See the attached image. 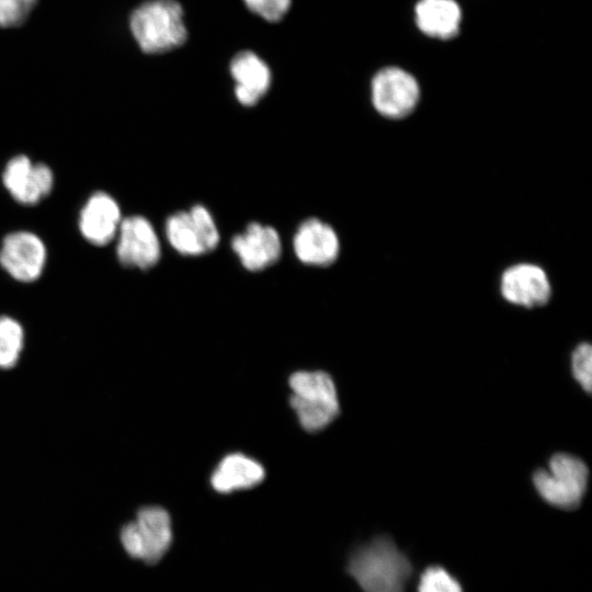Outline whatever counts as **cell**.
I'll use <instances>...</instances> for the list:
<instances>
[{
  "instance_id": "5bb4252c",
  "label": "cell",
  "mask_w": 592,
  "mask_h": 592,
  "mask_svg": "<svg viewBox=\"0 0 592 592\" xmlns=\"http://www.w3.org/2000/svg\"><path fill=\"white\" fill-rule=\"evenodd\" d=\"M296 258L311 266H328L340 254V240L335 230L318 218L303 221L293 238Z\"/></svg>"
},
{
  "instance_id": "7402d4cb",
  "label": "cell",
  "mask_w": 592,
  "mask_h": 592,
  "mask_svg": "<svg viewBox=\"0 0 592 592\" xmlns=\"http://www.w3.org/2000/svg\"><path fill=\"white\" fill-rule=\"evenodd\" d=\"M36 3L37 0H0V26L22 25Z\"/></svg>"
},
{
  "instance_id": "52a82bcc",
  "label": "cell",
  "mask_w": 592,
  "mask_h": 592,
  "mask_svg": "<svg viewBox=\"0 0 592 592\" xmlns=\"http://www.w3.org/2000/svg\"><path fill=\"white\" fill-rule=\"evenodd\" d=\"M164 231L170 246L178 253L187 257L212 252L220 239L214 217L200 204L169 216Z\"/></svg>"
},
{
  "instance_id": "9c48e42d",
  "label": "cell",
  "mask_w": 592,
  "mask_h": 592,
  "mask_svg": "<svg viewBox=\"0 0 592 592\" xmlns=\"http://www.w3.org/2000/svg\"><path fill=\"white\" fill-rule=\"evenodd\" d=\"M500 293L510 304L535 308L551 297V284L546 271L534 263H517L505 269L500 278Z\"/></svg>"
},
{
  "instance_id": "7a4b0ae2",
  "label": "cell",
  "mask_w": 592,
  "mask_h": 592,
  "mask_svg": "<svg viewBox=\"0 0 592 592\" xmlns=\"http://www.w3.org/2000/svg\"><path fill=\"white\" fill-rule=\"evenodd\" d=\"M129 30L140 50L149 55L175 50L189 39L184 9L178 0H148L130 13Z\"/></svg>"
},
{
  "instance_id": "8992f818",
  "label": "cell",
  "mask_w": 592,
  "mask_h": 592,
  "mask_svg": "<svg viewBox=\"0 0 592 592\" xmlns=\"http://www.w3.org/2000/svg\"><path fill=\"white\" fill-rule=\"evenodd\" d=\"M369 89L374 110L388 119L408 117L421 98L418 79L399 66H386L377 70L372 77Z\"/></svg>"
},
{
  "instance_id": "9a60e30c",
  "label": "cell",
  "mask_w": 592,
  "mask_h": 592,
  "mask_svg": "<svg viewBox=\"0 0 592 592\" xmlns=\"http://www.w3.org/2000/svg\"><path fill=\"white\" fill-rule=\"evenodd\" d=\"M121 221L116 201L105 192H96L80 213L79 229L90 243L105 246L117 235Z\"/></svg>"
},
{
  "instance_id": "ac0fdd59",
  "label": "cell",
  "mask_w": 592,
  "mask_h": 592,
  "mask_svg": "<svg viewBox=\"0 0 592 592\" xmlns=\"http://www.w3.org/2000/svg\"><path fill=\"white\" fill-rule=\"evenodd\" d=\"M23 348V329L14 319L0 317V368L15 365Z\"/></svg>"
},
{
  "instance_id": "8fae6325",
  "label": "cell",
  "mask_w": 592,
  "mask_h": 592,
  "mask_svg": "<svg viewBox=\"0 0 592 592\" xmlns=\"http://www.w3.org/2000/svg\"><path fill=\"white\" fill-rule=\"evenodd\" d=\"M3 184L12 197L23 205L37 204L54 185V175L45 163H33L26 156L13 157L5 166Z\"/></svg>"
},
{
  "instance_id": "4fadbf2b",
  "label": "cell",
  "mask_w": 592,
  "mask_h": 592,
  "mask_svg": "<svg viewBox=\"0 0 592 592\" xmlns=\"http://www.w3.org/2000/svg\"><path fill=\"white\" fill-rule=\"evenodd\" d=\"M229 75L234 80V94L239 104L257 105L267 93L272 83L269 65L252 50H240L229 61Z\"/></svg>"
},
{
  "instance_id": "7c38bea8",
  "label": "cell",
  "mask_w": 592,
  "mask_h": 592,
  "mask_svg": "<svg viewBox=\"0 0 592 592\" xmlns=\"http://www.w3.org/2000/svg\"><path fill=\"white\" fill-rule=\"evenodd\" d=\"M230 246L241 265L250 272L269 267L282 254L277 230L260 223L249 224L242 232L234 236Z\"/></svg>"
},
{
  "instance_id": "d6986e66",
  "label": "cell",
  "mask_w": 592,
  "mask_h": 592,
  "mask_svg": "<svg viewBox=\"0 0 592 592\" xmlns=\"http://www.w3.org/2000/svg\"><path fill=\"white\" fill-rule=\"evenodd\" d=\"M418 592H463V589L444 568L434 566L421 574Z\"/></svg>"
},
{
  "instance_id": "ba28073f",
  "label": "cell",
  "mask_w": 592,
  "mask_h": 592,
  "mask_svg": "<svg viewBox=\"0 0 592 592\" xmlns=\"http://www.w3.org/2000/svg\"><path fill=\"white\" fill-rule=\"evenodd\" d=\"M116 254L125 266L147 270L161 257L158 235L144 216L134 215L122 219L117 231Z\"/></svg>"
},
{
  "instance_id": "e0dca14e",
  "label": "cell",
  "mask_w": 592,
  "mask_h": 592,
  "mask_svg": "<svg viewBox=\"0 0 592 592\" xmlns=\"http://www.w3.org/2000/svg\"><path fill=\"white\" fill-rule=\"evenodd\" d=\"M265 476L263 466L241 453L226 455L210 476L212 487L220 493H229L259 485Z\"/></svg>"
},
{
  "instance_id": "ffe728a7",
  "label": "cell",
  "mask_w": 592,
  "mask_h": 592,
  "mask_svg": "<svg viewBox=\"0 0 592 592\" xmlns=\"http://www.w3.org/2000/svg\"><path fill=\"white\" fill-rule=\"evenodd\" d=\"M573 378L587 392L592 388V349L587 342L579 343L571 353Z\"/></svg>"
},
{
  "instance_id": "3957f363",
  "label": "cell",
  "mask_w": 592,
  "mask_h": 592,
  "mask_svg": "<svg viewBox=\"0 0 592 592\" xmlns=\"http://www.w3.org/2000/svg\"><path fill=\"white\" fill-rule=\"evenodd\" d=\"M288 383L291 406L306 431H320L337 418L340 411L338 391L328 373L299 371L291 375Z\"/></svg>"
},
{
  "instance_id": "6da1fadb",
  "label": "cell",
  "mask_w": 592,
  "mask_h": 592,
  "mask_svg": "<svg viewBox=\"0 0 592 592\" xmlns=\"http://www.w3.org/2000/svg\"><path fill=\"white\" fill-rule=\"evenodd\" d=\"M349 573L364 592H405L412 568L388 537H377L350 557Z\"/></svg>"
},
{
  "instance_id": "30bf717a",
  "label": "cell",
  "mask_w": 592,
  "mask_h": 592,
  "mask_svg": "<svg viewBox=\"0 0 592 592\" xmlns=\"http://www.w3.org/2000/svg\"><path fill=\"white\" fill-rule=\"evenodd\" d=\"M45 261V244L33 232L14 231L4 237L0 250V264L15 280L21 282L37 280Z\"/></svg>"
},
{
  "instance_id": "44dd1931",
  "label": "cell",
  "mask_w": 592,
  "mask_h": 592,
  "mask_svg": "<svg viewBox=\"0 0 592 592\" xmlns=\"http://www.w3.org/2000/svg\"><path fill=\"white\" fill-rule=\"evenodd\" d=\"M246 8L269 23L281 22L292 8V0H242Z\"/></svg>"
},
{
  "instance_id": "277c9868",
  "label": "cell",
  "mask_w": 592,
  "mask_h": 592,
  "mask_svg": "<svg viewBox=\"0 0 592 592\" xmlns=\"http://www.w3.org/2000/svg\"><path fill=\"white\" fill-rule=\"evenodd\" d=\"M589 469L571 454L553 455L546 468L533 475V485L543 500L553 506L572 510L580 505L587 491Z\"/></svg>"
},
{
  "instance_id": "2e32d148",
  "label": "cell",
  "mask_w": 592,
  "mask_h": 592,
  "mask_svg": "<svg viewBox=\"0 0 592 592\" xmlns=\"http://www.w3.org/2000/svg\"><path fill=\"white\" fill-rule=\"evenodd\" d=\"M413 13L418 30L428 37L451 41L460 33L463 12L456 0H418Z\"/></svg>"
},
{
  "instance_id": "5b68a950",
  "label": "cell",
  "mask_w": 592,
  "mask_h": 592,
  "mask_svg": "<svg viewBox=\"0 0 592 592\" xmlns=\"http://www.w3.org/2000/svg\"><path fill=\"white\" fill-rule=\"evenodd\" d=\"M126 553L147 563L158 562L172 543L171 517L161 506H145L121 531Z\"/></svg>"
}]
</instances>
